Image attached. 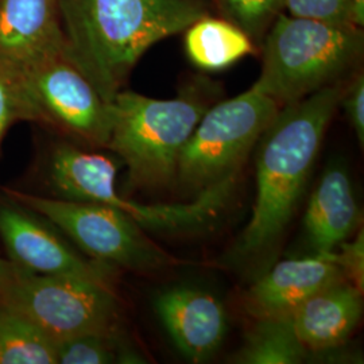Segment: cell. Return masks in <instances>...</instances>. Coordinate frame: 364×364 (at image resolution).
I'll list each match as a JSON object with an SVG mask.
<instances>
[{
  "label": "cell",
  "mask_w": 364,
  "mask_h": 364,
  "mask_svg": "<svg viewBox=\"0 0 364 364\" xmlns=\"http://www.w3.org/2000/svg\"><path fill=\"white\" fill-rule=\"evenodd\" d=\"M285 9L293 16L350 23L347 0H285Z\"/></svg>",
  "instance_id": "7402d4cb"
},
{
  "label": "cell",
  "mask_w": 364,
  "mask_h": 364,
  "mask_svg": "<svg viewBox=\"0 0 364 364\" xmlns=\"http://www.w3.org/2000/svg\"><path fill=\"white\" fill-rule=\"evenodd\" d=\"M117 164L107 156H96L82 164L75 173L72 192L77 201L117 209L144 230L154 232H183L198 230L215 220L227 205L237 176L197 193L183 204L147 205L117 193Z\"/></svg>",
  "instance_id": "9c48e42d"
},
{
  "label": "cell",
  "mask_w": 364,
  "mask_h": 364,
  "mask_svg": "<svg viewBox=\"0 0 364 364\" xmlns=\"http://www.w3.org/2000/svg\"><path fill=\"white\" fill-rule=\"evenodd\" d=\"M16 120H26L18 81L13 69L0 64V146L4 134Z\"/></svg>",
  "instance_id": "44dd1931"
},
{
  "label": "cell",
  "mask_w": 364,
  "mask_h": 364,
  "mask_svg": "<svg viewBox=\"0 0 364 364\" xmlns=\"http://www.w3.org/2000/svg\"><path fill=\"white\" fill-rule=\"evenodd\" d=\"M65 49L58 0H0V64L19 70Z\"/></svg>",
  "instance_id": "8fae6325"
},
{
  "label": "cell",
  "mask_w": 364,
  "mask_h": 364,
  "mask_svg": "<svg viewBox=\"0 0 364 364\" xmlns=\"http://www.w3.org/2000/svg\"><path fill=\"white\" fill-rule=\"evenodd\" d=\"M340 105H343L347 117L355 130L360 146L364 144V77L358 75L350 85H346Z\"/></svg>",
  "instance_id": "cb8c5ba5"
},
{
  "label": "cell",
  "mask_w": 364,
  "mask_h": 364,
  "mask_svg": "<svg viewBox=\"0 0 364 364\" xmlns=\"http://www.w3.org/2000/svg\"><path fill=\"white\" fill-rule=\"evenodd\" d=\"M141 356L117 335V329L84 333L57 343V363H141Z\"/></svg>",
  "instance_id": "d6986e66"
},
{
  "label": "cell",
  "mask_w": 364,
  "mask_h": 364,
  "mask_svg": "<svg viewBox=\"0 0 364 364\" xmlns=\"http://www.w3.org/2000/svg\"><path fill=\"white\" fill-rule=\"evenodd\" d=\"M360 223L351 180L343 168L326 170L306 208L305 232L316 254L333 252Z\"/></svg>",
  "instance_id": "9a60e30c"
},
{
  "label": "cell",
  "mask_w": 364,
  "mask_h": 364,
  "mask_svg": "<svg viewBox=\"0 0 364 364\" xmlns=\"http://www.w3.org/2000/svg\"><path fill=\"white\" fill-rule=\"evenodd\" d=\"M346 85L338 81L282 105L259 138L257 200L237 252L255 255L284 232L299 204L313 162Z\"/></svg>",
  "instance_id": "7a4b0ae2"
},
{
  "label": "cell",
  "mask_w": 364,
  "mask_h": 364,
  "mask_svg": "<svg viewBox=\"0 0 364 364\" xmlns=\"http://www.w3.org/2000/svg\"><path fill=\"white\" fill-rule=\"evenodd\" d=\"M362 294L350 282L341 279L306 299L290 317L305 350L328 351L344 344L360 321Z\"/></svg>",
  "instance_id": "5bb4252c"
},
{
  "label": "cell",
  "mask_w": 364,
  "mask_h": 364,
  "mask_svg": "<svg viewBox=\"0 0 364 364\" xmlns=\"http://www.w3.org/2000/svg\"><path fill=\"white\" fill-rule=\"evenodd\" d=\"M156 309L170 338L191 362H205L219 350L227 328L225 311L207 291L170 289L158 296Z\"/></svg>",
  "instance_id": "7c38bea8"
},
{
  "label": "cell",
  "mask_w": 364,
  "mask_h": 364,
  "mask_svg": "<svg viewBox=\"0 0 364 364\" xmlns=\"http://www.w3.org/2000/svg\"><path fill=\"white\" fill-rule=\"evenodd\" d=\"M279 108L281 105L255 85L209 107L182 147L176 180L197 195L237 176Z\"/></svg>",
  "instance_id": "5b68a950"
},
{
  "label": "cell",
  "mask_w": 364,
  "mask_h": 364,
  "mask_svg": "<svg viewBox=\"0 0 364 364\" xmlns=\"http://www.w3.org/2000/svg\"><path fill=\"white\" fill-rule=\"evenodd\" d=\"M338 252L333 251V260L344 279L363 293L364 287V232L360 230L351 242L338 245Z\"/></svg>",
  "instance_id": "603a6c76"
},
{
  "label": "cell",
  "mask_w": 364,
  "mask_h": 364,
  "mask_svg": "<svg viewBox=\"0 0 364 364\" xmlns=\"http://www.w3.org/2000/svg\"><path fill=\"white\" fill-rule=\"evenodd\" d=\"M14 73L26 120L49 123L90 144L107 147L112 126L111 102L76 65L68 48Z\"/></svg>",
  "instance_id": "ba28073f"
},
{
  "label": "cell",
  "mask_w": 364,
  "mask_h": 364,
  "mask_svg": "<svg viewBox=\"0 0 364 364\" xmlns=\"http://www.w3.org/2000/svg\"><path fill=\"white\" fill-rule=\"evenodd\" d=\"M25 314L53 341L117 329L111 285L68 275H41L11 263L1 302Z\"/></svg>",
  "instance_id": "8992f818"
},
{
  "label": "cell",
  "mask_w": 364,
  "mask_h": 364,
  "mask_svg": "<svg viewBox=\"0 0 364 364\" xmlns=\"http://www.w3.org/2000/svg\"><path fill=\"white\" fill-rule=\"evenodd\" d=\"M111 107L107 147L127 165L132 183L158 188L176 180L182 147L210 105L200 87H193L168 100L119 91Z\"/></svg>",
  "instance_id": "277c9868"
},
{
  "label": "cell",
  "mask_w": 364,
  "mask_h": 364,
  "mask_svg": "<svg viewBox=\"0 0 364 364\" xmlns=\"http://www.w3.org/2000/svg\"><path fill=\"white\" fill-rule=\"evenodd\" d=\"M341 279L333 252L282 260L251 287L248 311L258 318H290L314 293Z\"/></svg>",
  "instance_id": "4fadbf2b"
},
{
  "label": "cell",
  "mask_w": 364,
  "mask_h": 364,
  "mask_svg": "<svg viewBox=\"0 0 364 364\" xmlns=\"http://www.w3.org/2000/svg\"><path fill=\"white\" fill-rule=\"evenodd\" d=\"M308 351L296 335L291 318H259L234 356L242 364H297Z\"/></svg>",
  "instance_id": "ac0fdd59"
},
{
  "label": "cell",
  "mask_w": 364,
  "mask_h": 364,
  "mask_svg": "<svg viewBox=\"0 0 364 364\" xmlns=\"http://www.w3.org/2000/svg\"><path fill=\"white\" fill-rule=\"evenodd\" d=\"M0 239L10 262L30 273L78 277L111 285L114 266L81 258L21 204H0Z\"/></svg>",
  "instance_id": "30bf717a"
},
{
  "label": "cell",
  "mask_w": 364,
  "mask_h": 364,
  "mask_svg": "<svg viewBox=\"0 0 364 364\" xmlns=\"http://www.w3.org/2000/svg\"><path fill=\"white\" fill-rule=\"evenodd\" d=\"M10 269H11V262L4 259L0 254V302H1V297H3L6 285H7V281H9Z\"/></svg>",
  "instance_id": "484cf974"
},
{
  "label": "cell",
  "mask_w": 364,
  "mask_h": 364,
  "mask_svg": "<svg viewBox=\"0 0 364 364\" xmlns=\"http://www.w3.org/2000/svg\"><path fill=\"white\" fill-rule=\"evenodd\" d=\"M6 193L16 204L63 230L97 262L136 272H153L182 263L156 245L141 225L117 209L10 189Z\"/></svg>",
  "instance_id": "52a82bcc"
},
{
  "label": "cell",
  "mask_w": 364,
  "mask_h": 364,
  "mask_svg": "<svg viewBox=\"0 0 364 364\" xmlns=\"http://www.w3.org/2000/svg\"><path fill=\"white\" fill-rule=\"evenodd\" d=\"M348 18L352 26L362 28L364 25V0H347Z\"/></svg>",
  "instance_id": "d4e9b609"
},
{
  "label": "cell",
  "mask_w": 364,
  "mask_h": 364,
  "mask_svg": "<svg viewBox=\"0 0 364 364\" xmlns=\"http://www.w3.org/2000/svg\"><path fill=\"white\" fill-rule=\"evenodd\" d=\"M221 10L248 36L259 37L285 9V0H216Z\"/></svg>",
  "instance_id": "ffe728a7"
},
{
  "label": "cell",
  "mask_w": 364,
  "mask_h": 364,
  "mask_svg": "<svg viewBox=\"0 0 364 364\" xmlns=\"http://www.w3.org/2000/svg\"><path fill=\"white\" fill-rule=\"evenodd\" d=\"M0 364H57V346L25 314L0 304Z\"/></svg>",
  "instance_id": "e0dca14e"
},
{
  "label": "cell",
  "mask_w": 364,
  "mask_h": 364,
  "mask_svg": "<svg viewBox=\"0 0 364 364\" xmlns=\"http://www.w3.org/2000/svg\"><path fill=\"white\" fill-rule=\"evenodd\" d=\"M362 50L359 27L278 14L254 85L282 107L341 81Z\"/></svg>",
  "instance_id": "3957f363"
},
{
  "label": "cell",
  "mask_w": 364,
  "mask_h": 364,
  "mask_svg": "<svg viewBox=\"0 0 364 364\" xmlns=\"http://www.w3.org/2000/svg\"><path fill=\"white\" fill-rule=\"evenodd\" d=\"M185 50L197 68L221 70L255 53V46L234 22L208 14L185 30Z\"/></svg>",
  "instance_id": "2e32d148"
},
{
  "label": "cell",
  "mask_w": 364,
  "mask_h": 364,
  "mask_svg": "<svg viewBox=\"0 0 364 364\" xmlns=\"http://www.w3.org/2000/svg\"><path fill=\"white\" fill-rule=\"evenodd\" d=\"M70 58L107 102L153 45L208 15L201 0H58Z\"/></svg>",
  "instance_id": "6da1fadb"
}]
</instances>
